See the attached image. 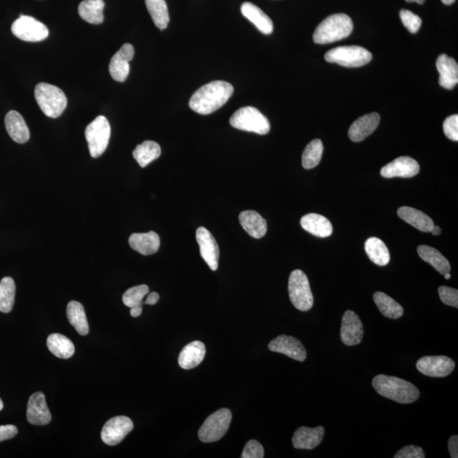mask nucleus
<instances>
[{
  "mask_svg": "<svg viewBox=\"0 0 458 458\" xmlns=\"http://www.w3.org/2000/svg\"><path fill=\"white\" fill-rule=\"evenodd\" d=\"M234 88L224 81H214L195 91L190 107L201 115H209L224 105L233 96Z\"/></svg>",
  "mask_w": 458,
  "mask_h": 458,
  "instance_id": "1",
  "label": "nucleus"
},
{
  "mask_svg": "<svg viewBox=\"0 0 458 458\" xmlns=\"http://www.w3.org/2000/svg\"><path fill=\"white\" fill-rule=\"evenodd\" d=\"M373 386L377 392L390 400L409 404L420 398V392L412 383L393 376L379 374L373 379Z\"/></svg>",
  "mask_w": 458,
  "mask_h": 458,
  "instance_id": "2",
  "label": "nucleus"
},
{
  "mask_svg": "<svg viewBox=\"0 0 458 458\" xmlns=\"http://www.w3.org/2000/svg\"><path fill=\"white\" fill-rule=\"evenodd\" d=\"M353 22L346 14H335L323 20L316 27L313 40L316 44L328 45L349 37Z\"/></svg>",
  "mask_w": 458,
  "mask_h": 458,
  "instance_id": "3",
  "label": "nucleus"
},
{
  "mask_svg": "<svg viewBox=\"0 0 458 458\" xmlns=\"http://www.w3.org/2000/svg\"><path fill=\"white\" fill-rule=\"evenodd\" d=\"M35 99L44 114L57 119L65 112L68 99L65 93L56 86L41 83L35 88Z\"/></svg>",
  "mask_w": 458,
  "mask_h": 458,
  "instance_id": "4",
  "label": "nucleus"
},
{
  "mask_svg": "<svg viewBox=\"0 0 458 458\" xmlns=\"http://www.w3.org/2000/svg\"><path fill=\"white\" fill-rule=\"evenodd\" d=\"M231 126L238 130L254 132V134L268 135L271 125L269 121L257 108L246 107L238 109L229 120Z\"/></svg>",
  "mask_w": 458,
  "mask_h": 458,
  "instance_id": "5",
  "label": "nucleus"
},
{
  "mask_svg": "<svg viewBox=\"0 0 458 458\" xmlns=\"http://www.w3.org/2000/svg\"><path fill=\"white\" fill-rule=\"evenodd\" d=\"M288 289L289 299L293 307L301 312L311 310L314 299H313L310 283L304 272L297 269L291 273Z\"/></svg>",
  "mask_w": 458,
  "mask_h": 458,
  "instance_id": "6",
  "label": "nucleus"
},
{
  "mask_svg": "<svg viewBox=\"0 0 458 458\" xmlns=\"http://www.w3.org/2000/svg\"><path fill=\"white\" fill-rule=\"evenodd\" d=\"M325 61L344 68H360L369 63L373 56L369 50L360 46H342L328 51Z\"/></svg>",
  "mask_w": 458,
  "mask_h": 458,
  "instance_id": "7",
  "label": "nucleus"
},
{
  "mask_svg": "<svg viewBox=\"0 0 458 458\" xmlns=\"http://www.w3.org/2000/svg\"><path fill=\"white\" fill-rule=\"evenodd\" d=\"M232 421V413L228 409H222L210 415L198 432L199 440L205 443L221 440L229 429Z\"/></svg>",
  "mask_w": 458,
  "mask_h": 458,
  "instance_id": "8",
  "label": "nucleus"
},
{
  "mask_svg": "<svg viewBox=\"0 0 458 458\" xmlns=\"http://www.w3.org/2000/svg\"><path fill=\"white\" fill-rule=\"evenodd\" d=\"M111 125L107 117H96L86 128L85 137L88 141L90 155L93 158H98L107 151L109 138H111Z\"/></svg>",
  "mask_w": 458,
  "mask_h": 458,
  "instance_id": "9",
  "label": "nucleus"
},
{
  "mask_svg": "<svg viewBox=\"0 0 458 458\" xmlns=\"http://www.w3.org/2000/svg\"><path fill=\"white\" fill-rule=\"evenodd\" d=\"M11 31L15 37L26 42H40L49 36L48 27L29 15H20L13 22Z\"/></svg>",
  "mask_w": 458,
  "mask_h": 458,
  "instance_id": "10",
  "label": "nucleus"
},
{
  "mask_svg": "<svg viewBox=\"0 0 458 458\" xmlns=\"http://www.w3.org/2000/svg\"><path fill=\"white\" fill-rule=\"evenodd\" d=\"M417 369L421 374L432 378H444L455 369V362L445 356H424L418 360Z\"/></svg>",
  "mask_w": 458,
  "mask_h": 458,
  "instance_id": "11",
  "label": "nucleus"
},
{
  "mask_svg": "<svg viewBox=\"0 0 458 458\" xmlns=\"http://www.w3.org/2000/svg\"><path fill=\"white\" fill-rule=\"evenodd\" d=\"M132 429H134V422L128 417L112 418L102 429L101 439L108 445H119Z\"/></svg>",
  "mask_w": 458,
  "mask_h": 458,
  "instance_id": "12",
  "label": "nucleus"
},
{
  "mask_svg": "<svg viewBox=\"0 0 458 458\" xmlns=\"http://www.w3.org/2000/svg\"><path fill=\"white\" fill-rule=\"evenodd\" d=\"M364 335L361 319L353 311L344 312L340 328V339L348 346H358L362 342Z\"/></svg>",
  "mask_w": 458,
  "mask_h": 458,
  "instance_id": "13",
  "label": "nucleus"
},
{
  "mask_svg": "<svg viewBox=\"0 0 458 458\" xmlns=\"http://www.w3.org/2000/svg\"><path fill=\"white\" fill-rule=\"evenodd\" d=\"M134 56L135 49L132 45L125 44L121 46L109 62V70L113 79L120 83L126 81L130 72L129 62Z\"/></svg>",
  "mask_w": 458,
  "mask_h": 458,
  "instance_id": "14",
  "label": "nucleus"
},
{
  "mask_svg": "<svg viewBox=\"0 0 458 458\" xmlns=\"http://www.w3.org/2000/svg\"><path fill=\"white\" fill-rule=\"evenodd\" d=\"M197 241L203 260L213 271H217L219 261V247L216 240L209 230L199 227L197 231Z\"/></svg>",
  "mask_w": 458,
  "mask_h": 458,
  "instance_id": "15",
  "label": "nucleus"
},
{
  "mask_svg": "<svg viewBox=\"0 0 458 458\" xmlns=\"http://www.w3.org/2000/svg\"><path fill=\"white\" fill-rule=\"evenodd\" d=\"M268 348L270 351L287 355L299 362H304L307 356L303 343L292 336L280 335L269 343Z\"/></svg>",
  "mask_w": 458,
  "mask_h": 458,
  "instance_id": "16",
  "label": "nucleus"
},
{
  "mask_svg": "<svg viewBox=\"0 0 458 458\" xmlns=\"http://www.w3.org/2000/svg\"><path fill=\"white\" fill-rule=\"evenodd\" d=\"M420 171V164L409 156H401L387 164L381 171L382 177L386 178H413Z\"/></svg>",
  "mask_w": 458,
  "mask_h": 458,
  "instance_id": "17",
  "label": "nucleus"
},
{
  "mask_svg": "<svg viewBox=\"0 0 458 458\" xmlns=\"http://www.w3.org/2000/svg\"><path fill=\"white\" fill-rule=\"evenodd\" d=\"M27 420L31 425H46L52 420L50 411L47 406L45 394L36 392L31 395L26 409Z\"/></svg>",
  "mask_w": 458,
  "mask_h": 458,
  "instance_id": "18",
  "label": "nucleus"
},
{
  "mask_svg": "<svg viewBox=\"0 0 458 458\" xmlns=\"http://www.w3.org/2000/svg\"><path fill=\"white\" fill-rule=\"evenodd\" d=\"M324 434L325 430L322 426L316 428L300 427L292 437L293 448L300 450L314 449L323 441Z\"/></svg>",
  "mask_w": 458,
  "mask_h": 458,
  "instance_id": "19",
  "label": "nucleus"
},
{
  "mask_svg": "<svg viewBox=\"0 0 458 458\" xmlns=\"http://www.w3.org/2000/svg\"><path fill=\"white\" fill-rule=\"evenodd\" d=\"M379 123H381V116L376 112L360 117L351 125L349 129V138L353 142H361L373 134Z\"/></svg>",
  "mask_w": 458,
  "mask_h": 458,
  "instance_id": "20",
  "label": "nucleus"
},
{
  "mask_svg": "<svg viewBox=\"0 0 458 458\" xmlns=\"http://www.w3.org/2000/svg\"><path fill=\"white\" fill-rule=\"evenodd\" d=\"M436 68L440 73L439 84L446 89H453L458 83V65L453 58L441 54L437 59Z\"/></svg>",
  "mask_w": 458,
  "mask_h": 458,
  "instance_id": "21",
  "label": "nucleus"
},
{
  "mask_svg": "<svg viewBox=\"0 0 458 458\" xmlns=\"http://www.w3.org/2000/svg\"><path fill=\"white\" fill-rule=\"evenodd\" d=\"M206 346L203 342L195 340V342L188 344L180 352L178 358L179 366L183 369H192L197 367L203 362L206 356Z\"/></svg>",
  "mask_w": 458,
  "mask_h": 458,
  "instance_id": "22",
  "label": "nucleus"
},
{
  "mask_svg": "<svg viewBox=\"0 0 458 458\" xmlns=\"http://www.w3.org/2000/svg\"><path fill=\"white\" fill-rule=\"evenodd\" d=\"M6 128L8 135L15 142L24 144L30 139V132L24 119L15 111H10L6 116Z\"/></svg>",
  "mask_w": 458,
  "mask_h": 458,
  "instance_id": "23",
  "label": "nucleus"
},
{
  "mask_svg": "<svg viewBox=\"0 0 458 458\" xmlns=\"http://www.w3.org/2000/svg\"><path fill=\"white\" fill-rule=\"evenodd\" d=\"M128 242L132 250L144 256L158 252L160 245L158 234L153 231L146 234H132Z\"/></svg>",
  "mask_w": 458,
  "mask_h": 458,
  "instance_id": "24",
  "label": "nucleus"
},
{
  "mask_svg": "<svg viewBox=\"0 0 458 458\" xmlns=\"http://www.w3.org/2000/svg\"><path fill=\"white\" fill-rule=\"evenodd\" d=\"M240 222L245 232L254 238L265 236L268 231L267 221L257 211H245L241 213Z\"/></svg>",
  "mask_w": 458,
  "mask_h": 458,
  "instance_id": "25",
  "label": "nucleus"
},
{
  "mask_svg": "<svg viewBox=\"0 0 458 458\" xmlns=\"http://www.w3.org/2000/svg\"><path fill=\"white\" fill-rule=\"evenodd\" d=\"M300 225L307 232L316 237L327 238L333 234V226L322 215L310 213L300 219Z\"/></svg>",
  "mask_w": 458,
  "mask_h": 458,
  "instance_id": "26",
  "label": "nucleus"
},
{
  "mask_svg": "<svg viewBox=\"0 0 458 458\" xmlns=\"http://www.w3.org/2000/svg\"><path fill=\"white\" fill-rule=\"evenodd\" d=\"M241 13L252 22L261 33L269 35L273 33V23L268 15L254 3L245 2L241 6Z\"/></svg>",
  "mask_w": 458,
  "mask_h": 458,
  "instance_id": "27",
  "label": "nucleus"
},
{
  "mask_svg": "<svg viewBox=\"0 0 458 458\" xmlns=\"http://www.w3.org/2000/svg\"><path fill=\"white\" fill-rule=\"evenodd\" d=\"M397 213L399 217L402 219L403 221L412 225L415 229L422 231V232H432L434 226L432 219L428 215L422 213L421 211L412 208V207H401L398 209Z\"/></svg>",
  "mask_w": 458,
  "mask_h": 458,
  "instance_id": "28",
  "label": "nucleus"
},
{
  "mask_svg": "<svg viewBox=\"0 0 458 458\" xmlns=\"http://www.w3.org/2000/svg\"><path fill=\"white\" fill-rule=\"evenodd\" d=\"M104 0H84L78 6V13L90 24L99 25L104 22Z\"/></svg>",
  "mask_w": 458,
  "mask_h": 458,
  "instance_id": "29",
  "label": "nucleus"
},
{
  "mask_svg": "<svg viewBox=\"0 0 458 458\" xmlns=\"http://www.w3.org/2000/svg\"><path fill=\"white\" fill-rule=\"evenodd\" d=\"M66 316L69 323L75 328L78 334L81 335L89 334V326L83 305L78 301H70L66 308Z\"/></svg>",
  "mask_w": 458,
  "mask_h": 458,
  "instance_id": "30",
  "label": "nucleus"
},
{
  "mask_svg": "<svg viewBox=\"0 0 458 458\" xmlns=\"http://www.w3.org/2000/svg\"><path fill=\"white\" fill-rule=\"evenodd\" d=\"M418 253L421 259L428 262L442 275L451 271V266H450L448 260L436 249L428 245H421L418 248Z\"/></svg>",
  "mask_w": 458,
  "mask_h": 458,
  "instance_id": "31",
  "label": "nucleus"
},
{
  "mask_svg": "<svg viewBox=\"0 0 458 458\" xmlns=\"http://www.w3.org/2000/svg\"><path fill=\"white\" fill-rule=\"evenodd\" d=\"M47 346L51 353L61 359L70 358L75 352V347L70 339L61 334L50 335L47 339Z\"/></svg>",
  "mask_w": 458,
  "mask_h": 458,
  "instance_id": "32",
  "label": "nucleus"
},
{
  "mask_svg": "<svg viewBox=\"0 0 458 458\" xmlns=\"http://www.w3.org/2000/svg\"><path fill=\"white\" fill-rule=\"evenodd\" d=\"M365 250L369 259L376 265L386 266L389 264L390 256L388 248L381 240L378 238H369L365 243Z\"/></svg>",
  "mask_w": 458,
  "mask_h": 458,
  "instance_id": "33",
  "label": "nucleus"
},
{
  "mask_svg": "<svg viewBox=\"0 0 458 458\" xmlns=\"http://www.w3.org/2000/svg\"><path fill=\"white\" fill-rule=\"evenodd\" d=\"M374 300L379 310L386 318L397 319L404 314V309L402 305L385 293L376 292L374 295Z\"/></svg>",
  "mask_w": 458,
  "mask_h": 458,
  "instance_id": "34",
  "label": "nucleus"
},
{
  "mask_svg": "<svg viewBox=\"0 0 458 458\" xmlns=\"http://www.w3.org/2000/svg\"><path fill=\"white\" fill-rule=\"evenodd\" d=\"M162 154L159 144L155 141L147 140L137 146L132 155L141 167H146L148 164L158 159Z\"/></svg>",
  "mask_w": 458,
  "mask_h": 458,
  "instance_id": "35",
  "label": "nucleus"
},
{
  "mask_svg": "<svg viewBox=\"0 0 458 458\" xmlns=\"http://www.w3.org/2000/svg\"><path fill=\"white\" fill-rule=\"evenodd\" d=\"M146 3L155 26L160 30L166 29L170 17L165 0H146Z\"/></svg>",
  "mask_w": 458,
  "mask_h": 458,
  "instance_id": "36",
  "label": "nucleus"
},
{
  "mask_svg": "<svg viewBox=\"0 0 458 458\" xmlns=\"http://www.w3.org/2000/svg\"><path fill=\"white\" fill-rule=\"evenodd\" d=\"M15 284L10 277H6L0 281V312L9 313L13 311L15 304Z\"/></svg>",
  "mask_w": 458,
  "mask_h": 458,
  "instance_id": "37",
  "label": "nucleus"
},
{
  "mask_svg": "<svg viewBox=\"0 0 458 458\" xmlns=\"http://www.w3.org/2000/svg\"><path fill=\"white\" fill-rule=\"evenodd\" d=\"M323 144L320 139L311 141L303 154V166L305 169H312L319 165L322 159Z\"/></svg>",
  "mask_w": 458,
  "mask_h": 458,
  "instance_id": "38",
  "label": "nucleus"
},
{
  "mask_svg": "<svg viewBox=\"0 0 458 458\" xmlns=\"http://www.w3.org/2000/svg\"><path fill=\"white\" fill-rule=\"evenodd\" d=\"M148 291H150V289L146 284H141L128 289L123 293V301L124 305L130 308L143 305V300L148 295Z\"/></svg>",
  "mask_w": 458,
  "mask_h": 458,
  "instance_id": "39",
  "label": "nucleus"
},
{
  "mask_svg": "<svg viewBox=\"0 0 458 458\" xmlns=\"http://www.w3.org/2000/svg\"><path fill=\"white\" fill-rule=\"evenodd\" d=\"M400 17L403 25L410 33H416L420 29L422 19L418 15L413 13L412 11L402 10L400 11Z\"/></svg>",
  "mask_w": 458,
  "mask_h": 458,
  "instance_id": "40",
  "label": "nucleus"
},
{
  "mask_svg": "<svg viewBox=\"0 0 458 458\" xmlns=\"http://www.w3.org/2000/svg\"><path fill=\"white\" fill-rule=\"evenodd\" d=\"M242 458H262L264 457V448L259 442L252 440L245 445L242 452Z\"/></svg>",
  "mask_w": 458,
  "mask_h": 458,
  "instance_id": "41",
  "label": "nucleus"
},
{
  "mask_svg": "<svg viewBox=\"0 0 458 458\" xmlns=\"http://www.w3.org/2000/svg\"><path fill=\"white\" fill-rule=\"evenodd\" d=\"M440 298L445 305L450 307H458V291L457 289L441 287L439 288Z\"/></svg>",
  "mask_w": 458,
  "mask_h": 458,
  "instance_id": "42",
  "label": "nucleus"
},
{
  "mask_svg": "<svg viewBox=\"0 0 458 458\" xmlns=\"http://www.w3.org/2000/svg\"><path fill=\"white\" fill-rule=\"evenodd\" d=\"M443 130L449 139L458 141V116L452 115L444 121Z\"/></svg>",
  "mask_w": 458,
  "mask_h": 458,
  "instance_id": "43",
  "label": "nucleus"
},
{
  "mask_svg": "<svg viewBox=\"0 0 458 458\" xmlns=\"http://www.w3.org/2000/svg\"><path fill=\"white\" fill-rule=\"evenodd\" d=\"M395 458H425V453L420 446L406 445L395 454Z\"/></svg>",
  "mask_w": 458,
  "mask_h": 458,
  "instance_id": "44",
  "label": "nucleus"
},
{
  "mask_svg": "<svg viewBox=\"0 0 458 458\" xmlns=\"http://www.w3.org/2000/svg\"><path fill=\"white\" fill-rule=\"evenodd\" d=\"M18 433V429L15 425L0 426V442L13 439Z\"/></svg>",
  "mask_w": 458,
  "mask_h": 458,
  "instance_id": "45",
  "label": "nucleus"
},
{
  "mask_svg": "<svg viewBox=\"0 0 458 458\" xmlns=\"http://www.w3.org/2000/svg\"><path fill=\"white\" fill-rule=\"evenodd\" d=\"M448 449L452 458L458 457V436H453L448 441Z\"/></svg>",
  "mask_w": 458,
  "mask_h": 458,
  "instance_id": "46",
  "label": "nucleus"
},
{
  "mask_svg": "<svg viewBox=\"0 0 458 458\" xmlns=\"http://www.w3.org/2000/svg\"><path fill=\"white\" fill-rule=\"evenodd\" d=\"M160 299V296L156 292H152L150 295L148 296L147 299L144 301V304L147 305H155L158 303Z\"/></svg>",
  "mask_w": 458,
  "mask_h": 458,
  "instance_id": "47",
  "label": "nucleus"
},
{
  "mask_svg": "<svg viewBox=\"0 0 458 458\" xmlns=\"http://www.w3.org/2000/svg\"><path fill=\"white\" fill-rule=\"evenodd\" d=\"M143 307L142 305H139V307H135L131 308L130 314L134 318H138L141 314H142Z\"/></svg>",
  "mask_w": 458,
  "mask_h": 458,
  "instance_id": "48",
  "label": "nucleus"
},
{
  "mask_svg": "<svg viewBox=\"0 0 458 458\" xmlns=\"http://www.w3.org/2000/svg\"><path fill=\"white\" fill-rule=\"evenodd\" d=\"M430 233H432V234H434V236H439V234H441V229L440 227L434 226L433 229L432 230V232H430Z\"/></svg>",
  "mask_w": 458,
  "mask_h": 458,
  "instance_id": "49",
  "label": "nucleus"
},
{
  "mask_svg": "<svg viewBox=\"0 0 458 458\" xmlns=\"http://www.w3.org/2000/svg\"><path fill=\"white\" fill-rule=\"evenodd\" d=\"M407 3H411V2H415L420 3V5H422V3H425V0H406Z\"/></svg>",
  "mask_w": 458,
  "mask_h": 458,
  "instance_id": "50",
  "label": "nucleus"
},
{
  "mask_svg": "<svg viewBox=\"0 0 458 458\" xmlns=\"http://www.w3.org/2000/svg\"><path fill=\"white\" fill-rule=\"evenodd\" d=\"M442 3H445L446 6L452 5L456 0H441Z\"/></svg>",
  "mask_w": 458,
  "mask_h": 458,
  "instance_id": "51",
  "label": "nucleus"
},
{
  "mask_svg": "<svg viewBox=\"0 0 458 458\" xmlns=\"http://www.w3.org/2000/svg\"><path fill=\"white\" fill-rule=\"evenodd\" d=\"M445 280H448L451 279V275H450V273H446V274H445Z\"/></svg>",
  "mask_w": 458,
  "mask_h": 458,
  "instance_id": "52",
  "label": "nucleus"
},
{
  "mask_svg": "<svg viewBox=\"0 0 458 458\" xmlns=\"http://www.w3.org/2000/svg\"><path fill=\"white\" fill-rule=\"evenodd\" d=\"M3 403L1 400V398H0V411L3 409Z\"/></svg>",
  "mask_w": 458,
  "mask_h": 458,
  "instance_id": "53",
  "label": "nucleus"
}]
</instances>
